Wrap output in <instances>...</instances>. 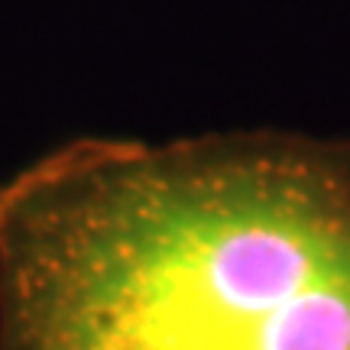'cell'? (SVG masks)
<instances>
[{
    "label": "cell",
    "instance_id": "obj_1",
    "mask_svg": "<svg viewBox=\"0 0 350 350\" xmlns=\"http://www.w3.org/2000/svg\"><path fill=\"white\" fill-rule=\"evenodd\" d=\"M0 350H350V159L52 150L0 185Z\"/></svg>",
    "mask_w": 350,
    "mask_h": 350
}]
</instances>
